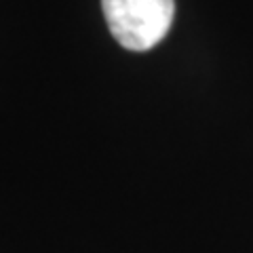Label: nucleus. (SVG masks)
I'll list each match as a JSON object with an SVG mask.
<instances>
[{
	"mask_svg": "<svg viewBox=\"0 0 253 253\" xmlns=\"http://www.w3.org/2000/svg\"><path fill=\"white\" fill-rule=\"evenodd\" d=\"M110 34L129 51H148L167 36L175 0H101Z\"/></svg>",
	"mask_w": 253,
	"mask_h": 253,
	"instance_id": "nucleus-1",
	"label": "nucleus"
}]
</instances>
